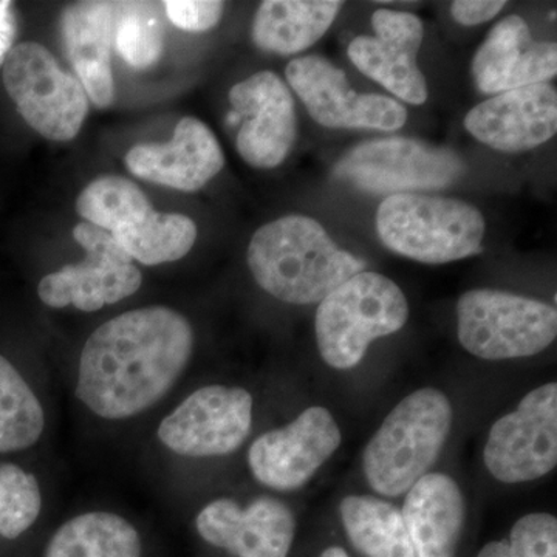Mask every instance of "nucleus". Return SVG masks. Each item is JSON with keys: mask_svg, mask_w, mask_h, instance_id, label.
<instances>
[{"mask_svg": "<svg viewBox=\"0 0 557 557\" xmlns=\"http://www.w3.org/2000/svg\"><path fill=\"white\" fill-rule=\"evenodd\" d=\"M2 67L7 94L33 131L58 143L79 134L89 115V98L49 49L38 42L17 44Z\"/></svg>", "mask_w": 557, "mask_h": 557, "instance_id": "7", "label": "nucleus"}, {"mask_svg": "<svg viewBox=\"0 0 557 557\" xmlns=\"http://www.w3.org/2000/svg\"><path fill=\"white\" fill-rule=\"evenodd\" d=\"M46 428V416L35 392L20 370L0 355V454L35 446Z\"/></svg>", "mask_w": 557, "mask_h": 557, "instance_id": "26", "label": "nucleus"}, {"mask_svg": "<svg viewBox=\"0 0 557 557\" xmlns=\"http://www.w3.org/2000/svg\"><path fill=\"white\" fill-rule=\"evenodd\" d=\"M17 35V21L13 3L0 0V65H3Z\"/></svg>", "mask_w": 557, "mask_h": 557, "instance_id": "33", "label": "nucleus"}, {"mask_svg": "<svg viewBox=\"0 0 557 557\" xmlns=\"http://www.w3.org/2000/svg\"><path fill=\"white\" fill-rule=\"evenodd\" d=\"M321 557H348V555L343 548L330 547L322 553Z\"/></svg>", "mask_w": 557, "mask_h": 557, "instance_id": "35", "label": "nucleus"}, {"mask_svg": "<svg viewBox=\"0 0 557 557\" xmlns=\"http://www.w3.org/2000/svg\"><path fill=\"white\" fill-rule=\"evenodd\" d=\"M42 494L38 479L14 463H0V537L17 539L38 520Z\"/></svg>", "mask_w": 557, "mask_h": 557, "instance_id": "29", "label": "nucleus"}, {"mask_svg": "<svg viewBox=\"0 0 557 557\" xmlns=\"http://www.w3.org/2000/svg\"><path fill=\"white\" fill-rule=\"evenodd\" d=\"M76 211L90 225L112 234L135 225L153 208L134 182L119 175H104L83 189L76 199Z\"/></svg>", "mask_w": 557, "mask_h": 557, "instance_id": "27", "label": "nucleus"}, {"mask_svg": "<svg viewBox=\"0 0 557 557\" xmlns=\"http://www.w3.org/2000/svg\"><path fill=\"white\" fill-rule=\"evenodd\" d=\"M132 260L160 265L185 258L197 240V225L188 215L157 212L129 228L110 234Z\"/></svg>", "mask_w": 557, "mask_h": 557, "instance_id": "25", "label": "nucleus"}, {"mask_svg": "<svg viewBox=\"0 0 557 557\" xmlns=\"http://www.w3.org/2000/svg\"><path fill=\"white\" fill-rule=\"evenodd\" d=\"M341 442L343 434L332 412L311 406L287 426L255 440L248 453L249 469L262 485L299 490L332 458Z\"/></svg>", "mask_w": 557, "mask_h": 557, "instance_id": "13", "label": "nucleus"}, {"mask_svg": "<svg viewBox=\"0 0 557 557\" xmlns=\"http://www.w3.org/2000/svg\"><path fill=\"white\" fill-rule=\"evenodd\" d=\"M135 177L168 188L196 193L225 168V153L203 121L185 116L164 145H137L124 157Z\"/></svg>", "mask_w": 557, "mask_h": 557, "instance_id": "18", "label": "nucleus"}, {"mask_svg": "<svg viewBox=\"0 0 557 557\" xmlns=\"http://www.w3.org/2000/svg\"><path fill=\"white\" fill-rule=\"evenodd\" d=\"M73 237L86 251V258L40 278L38 296L46 306H73L91 313L138 292L141 271L108 231L83 222L73 228Z\"/></svg>", "mask_w": 557, "mask_h": 557, "instance_id": "9", "label": "nucleus"}, {"mask_svg": "<svg viewBox=\"0 0 557 557\" xmlns=\"http://www.w3.org/2000/svg\"><path fill=\"white\" fill-rule=\"evenodd\" d=\"M252 406L245 388L201 387L161 421L160 442L182 457L228 456L251 432Z\"/></svg>", "mask_w": 557, "mask_h": 557, "instance_id": "12", "label": "nucleus"}, {"mask_svg": "<svg viewBox=\"0 0 557 557\" xmlns=\"http://www.w3.org/2000/svg\"><path fill=\"white\" fill-rule=\"evenodd\" d=\"M527 557H557V519L548 512L523 516L509 533Z\"/></svg>", "mask_w": 557, "mask_h": 557, "instance_id": "30", "label": "nucleus"}, {"mask_svg": "<svg viewBox=\"0 0 557 557\" xmlns=\"http://www.w3.org/2000/svg\"><path fill=\"white\" fill-rule=\"evenodd\" d=\"M457 324L465 350L486 361H504L547 350L557 336V311L515 293L469 289L458 299Z\"/></svg>", "mask_w": 557, "mask_h": 557, "instance_id": "6", "label": "nucleus"}, {"mask_svg": "<svg viewBox=\"0 0 557 557\" xmlns=\"http://www.w3.org/2000/svg\"><path fill=\"white\" fill-rule=\"evenodd\" d=\"M408 319L403 289L383 274L361 271L318 304L314 336L319 354L330 368H357L373 341L399 332Z\"/></svg>", "mask_w": 557, "mask_h": 557, "instance_id": "4", "label": "nucleus"}, {"mask_svg": "<svg viewBox=\"0 0 557 557\" xmlns=\"http://www.w3.org/2000/svg\"><path fill=\"white\" fill-rule=\"evenodd\" d=\"M478 557H527L519 545L512 541L490 542L480 549Z\"/></svg>", "mask_w": 557, "mask_h": 557, "instance_id": "34", "label": "nucleus"}, {"mask_svg": "<svg viewBox=\"0 0 557 557\" xmlns=\"http://www.w3.org/2000/svg\"><path fill=\"white\" fill-rule=\"evenodd\" d=\"M248 269L270 296L311 306L364 271V260L339 248L309 215H285L260 226L248 245Z\"/></svg>", "mask_w": 557, "mask_h": 557, "instance_id": "2", "label": "nucleus"}, {"mask_svg": "<svg viewBox=\"0 0 557 557\" xmlns=\"http://www.w3.org/2000/svg\"><path fill=\"white\" fill-rule=\"evenodd\" d=\"M113 24L115 2H76L65 7L60 16V32L65 57L97 108L115 101L112 73Z\"/></svg>", "mask_w": 557, "mask_h": 557, "instance_id": "20", "label": "nucleus"}, {"mask_svg": "<svg viewBox=\"0 0 557 557\" xmlns=\"http://www.w3.org/2000/svg\"><path fill=\"white\" fill-rule=\"evenodd\" d=\"M401 515L417 557H456L467 519L456 480L429 472L406 493Z\"/></svg>", "mask_w": 557, "mask_h": 557, "instance_id": "21", "label": "nucleus"}, {"mask_svg": "<svg viewBox=\"0 0 557 557\" xmlns=\"http://www.w3.org/2000/svg\"><path fill=\"white\" fill-rule=\"evenodd\" d=\"M193 350L194 330L178 311L163 306L127 311L87 339L76 397L106 420L138 416L177 383Z\"/></svg>", "mask_w": 557, "mask_h": 557, "instance_id": "1", "label": "nucleus"}, {"mask_svg": "<svg viewBox=\"0 0 557 557\" xmlns=\"http://www.w3.org/2000/svg\"><path fill=\"white\" fill-rule=\"evenodd\" d=\"M233 112L239 116L236 149L256 170L281 166L298 134L295 100L287 84L270 70L255 73L230 90Z\"/></svg>", "mask_w": 557, "mask_h": 557, "instance_id": "14", "label": "nucleus"}, {"mask_svg": "<svg viewBox=\"0 0 557 557\" xmlns=\"http://www.w3.org/2000/svg\"><path fill=\"white\" fill-rule=\"evenodd\" d=\"M46 557H141V539L119 515L86 512L53 534Z\"/></svg>", "mask_w": 557, "mask_h": 557, "instance_id": "24", "label": "nucleus"}, {"mask_svg": "<svg viewBox=\"0 0 557 557\" xmlns=\"http://www.w3.org/2000/svg\"><path fill=\"white\" fill-rule=\"evenodd\" d=\"M483 460L498 482H533L557 465V384L534 388L487 434Z\"/></svg>", "mask_w": 557, "mask_h": 557, "instance_id": "10", "label": "nucleus"}, {"mask_svg": "<svg viewBox=\"0 0 557 557\" xmlns=\"http://www.w3.org/2000/svg\"><path fill=\"white\" fill-rule=\"evenodd\" d=\"M285 76L311 119L329 129L392 132L408 120L401 102L384 95H359L343 70L318 54L289 62Z\"/></svg>", "mask_w": 557, "mask_h": 557, "instance_id": "11", "label": "nucleus"}, {"mask_svg": "<svg viewBox=\"0 0 557 557\" xmlns=\"http://www.w3.org/2000/svg\"><path fill=\"white\" fill-rule=\"evenodd\" d=\"M556 73V44L534 40L520 16L497 22L472 60V76L482 94L498 95L547 83Z\"/></svg>", "mask_w": 557, "mask_h": 557, "instance_id": "19", "label": "nucleus"}, {"mask_svg": "<svg viewBox=\"0 0 557 557\" xmlns=\"http://www.w3.org/2000/svg\"><path fill=\"white\" fill-rule=\"evenodd\" d=\"M341 7L338 0H267L256 11L252 42L270 53L298 54L329 32Z\"/></svg>", "mask_w": 557, "mask_h": 557, "instance_id": "22", "label": "nucleus"}, {"mask_svg": "<svg viewBox=\"0 0 557 557\" xmlns=\"http://www.w3.org/2000/svg\"><path fill=\"white\" fill-rule=\"evenodd\" d=\"M164 40L159 3L115 2L113 44L132 69L153 67L163 57Z\"/></svg>", "mask_w": 557, "mask_h": 557, "instance_id": "28", "label": "nucleus"}, {"mask_svg": "<svg viewBox=\"0 0 557 557\" xmlns=\"http://www.w3.org/2000/svg\"><path fill=\"white\" fill-rule=\"evenodd\" d=\"M373 36H358L348 46V58L359 72L409 104L428 100V84L418 67L424 38L420 17L408 11L380 9L373 13Z\"/></svg>", "mask_w": 557, "mask_h": 557, "instance_id": "15", "label": "nucleus"}, {"mask_svg": "<svg viewBox=\"0 0 557 557\" xmlns=\"http://www.w3.org/2000/svg\"><path fill=\"white\" fill-rule=\"evenodd\" d=\"M203 541L236 557H288L295 541L292 509L274 497H259L247 508L231 498H218L196 519Z\"/></svg>", "mask_w": 557, "mask_h": 557, "instance_id": "16", "label": "nucleus"}, {"mask_svg": "<svg viewBox=\"0 0 557 557\" xmlns=\"http://www.w3.org/2000/svg\"><path fill=\"white\" fill-rule=\"evenodd\" d=\"M341 522L351 545L366 557H417L401 509L383 498L347 496Z\"/></svg>", "mask_w": 557, "mask_h": 557, "instance_id": "23", "label": "nucleus"}, {"mask_svg": "<svg viewBox=\"0 0 557 557\" xmlns=\"http://www.w3.org/2000/svg\"><path fill=\"white\" fill-rule=\"evenodd\" d=\"M465 127L480 143L500 152L539 148L557 132V94L549 83L493 95L465 116Z\"/></svg>", "mask_w": 557, "mask_h": 557, "instance_id": "17", "label": "nucleus"}, {"mask_svg": "<svg viewBox=\"0 0 557 557\" xmlns=\"http://www.w3.org/2000/svg\"><path fill=\"white\" fill-rule=\"evenodd\" d=\"M163 7L175 27L193 33L212 30L225 11V3L218 0H166Z\"/></svg>", "mask_w": 557, "mask_h": 557, "instance_id": "31", "label": "nucleus"}, {"mask_svg": "<svg viewBox=\"0 0 557 557\" xmlns=\"http://www.w3.org/2000/svg\"><path fill=\"white\" fill-rule=\"evenodd\" d=\"M375 223L391 251L429 265L478 255L486 233L482 212L467 201L418 193L387 196Z\"/></svg>", "mask_w": 557, "mask_h": 557, "instance_id": "5", "label": "nucleus"}, {"mask_svg": "<svg viewBox=\"0 0 557 557\" xmlns=\"http://www.w3.org/2000/svg\"><path fill=\"white\" fill-rule=\"evenodd\" d=\"M453 420V405L438 388H418L401 399L362 454L370 487L386 497L408 493L438 460Z\"/></svg>", "mask_w": 557, "mask_h": 557, "instance_id": "3", "label": "nucleus"}, {"mask_svg": "<svg viewBox=\"0 0 557 557\" xmlns=\"http://www.w3.org/2000/svg\"><path fill=\"white\" fill-rule=\"evenodd\" d=\"M505 5L504 0H456L450 5V14L458 24L474 27L494 20Z\"/></svg>", "mask_w": 557, "mask_h": 557, "instance_id": "32", "label": "nucleus"}, {"mask_svg": "<svg viewBox=\"0 0 557 557\" xmlns=\"http://www.w3.org/2000/svg\"><path fill=\"white\" fill-rule=\"evenodd\" d=\"M465 171L457 153L409 138L362 143L335 166V175L373 194H401L453 185Z\"/></svg>", "mask_w": 557, "mask_h": 557, "instance_id": "8", "label": "nucleus"}]
</instances>
